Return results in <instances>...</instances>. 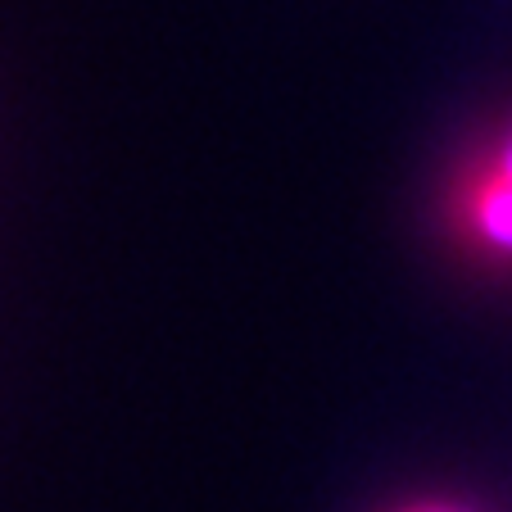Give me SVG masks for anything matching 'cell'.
<instances>
[{"label": "cell", "instance_id": "cell-1", "mask_svg": "<svg viewBox=\"0 0 512 512\" xmlns=\"http://www.w3.org/2000/svg\"><path fill=\"white\" fill-rule=\"evenodd\" d=\"M463 218L476 241H485L499 254H512V182L499 168L485 164L481 173H472L463 195Z\"/></svg>", "mask_w": 512, "mask_h": 512}, {"label": "cell", "instance_id": "cell-3", "mask_svg": "<svg viewBox=\"0 0 512 512\" xmlns=\"http://www.w3.org/2000/svg\"><path fill=\"white\" fill-rule=\"evenodd\" d=\"M413 512H463V508H413Z\"/></svg>", "mask_w": 512, "mask_h": 512}, {"label": "cell", "instance_id": "cell-2", "mask_svg": "<svg viewBox=\"0 0 512 512\" xmlns=\"http://www.w3.org/2000/svg\"><path fill=\"white\" fill-rule=\"evenodd\" d=\"M490 168H499V173H503V177H508V182H512V132L503 136V145H499V150H494Z\"/></svg>", "mask_w": 512, "mask_h": 512}]
</instances>
